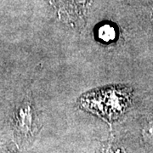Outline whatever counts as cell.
<instances>
[{
  "label": "cell",
  "instance_id": "cell-1",
  "mask_svg": "<svg viewBox=\"0 0 153 153\" xmlns=\"http://www.w3.org/2000/svg\"><path fill=\"white\" fill-rule=\"evenodd\" d=\"M33 122V111L30 105H23L16 116V125L23 134H29L32 130Z\"/></svg>",
  "mask_w": 153,
  "mask_h": 153
},
{
  "label": "cell",
  "instance_id": "cell-2",
  "mask_svg": "<svg viewBox=\"0 0 153 153\" xmlns=\"http://www.w3.org/2000/svg\"><path fill=\"white\" fill-rule=\"evenodd\" d=\"M98 38L104 42H111L116 38V30L109 24L102 25L98 30Z\"/></svg>",
  "mask_w": 153,
  "mask_h": 153
},
{
  "label": "cell",
  "instance_id": "cell-3",
  "mask_svg": "<svg viewBox=\"0 0 153 153\" xmlns=\"http://www.w3.org/2000/svg\"><path fill=\"white\" fill-rule=\"evenodd\" d=\"M143 136L148 142H153V121L150 122L144 128Z\"/></svg>",
  "mask_w": 153,
  "mask_h": 153
},
{
  "label": "cell",
  "instance_id": "cell-4",
  "mask_svg": "<svg viewBox=\"0 0 153 153\" xmlns=\"http://www.w3.org/2000/svg\"><path fill=\"white\" fill-rule=\"evenodd\" d=\"M6 153H13V152H6Z\"/></svg>",
  "mask_w": 153,
  "mask_h": 153
}]
</instances>
